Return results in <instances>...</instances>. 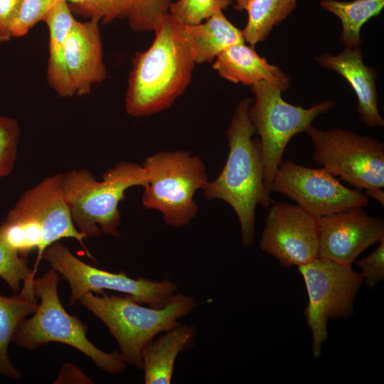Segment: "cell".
<instances>
[{"instance_id": "cell-7", "label": "cell", "mask_w": 384, "mask_h": 384, "mask_svg": "<svg viewBox=\"0 0 384 384\" xmlns=\"http://www.w3.org/2000/svg\"><path fill=\"white\" fill-rule=\"evenodd\" d=\"M142 166L149 174L142 205L159 211L169 226L188 225L198 211L195 193L208 181L203 160L188 151H159Z\"/></svg>"}, {"instance_id": "cell-24", "label": "cell", "mask_w": 384, "mask_h": 384, "mask_svg": "<svg viewBox=\"0 0 384 384\" xmlns=\"http://www.w3.org/2000/svg\"><path fill=\"white\" fill-rule=\"evenodd\" d=\"M320 5L340 18L342 23L341 41L346 47L358 48L362 43L361 27L380 14L384 0H321Z\"/></svg>"}, {"instance_id": "cell-30", "label": "cell", "mask_w": 384, "mask_h": 384, "mask_svg": "<svg viewBox=\"0 0 384 384\" xmlns=\"http://www.w3.org/2000/svg\"><path fill=\"white\" fill-rule=\"evenodd\" d=\"M23 0H0V43L11 40L12 26L18 14Z\"/></svg>"}, {"instance_id": "cell-14", "label": "cell", "mask_w": 384, "mask_h": 384, "mask_svg": "<svg viewBox=\"0 0 384 384\" xmlns=\"http://www.w3.org/2000/svg\"><path fill=\"white\" fill-rule=\"evenodd\" d=\"M319 256L351 265L373 244L384 238V220L353 207L319 218Z\"/></svg>"}, {"instance_id": "cell-25", "label": "cell", "mask_w": 384, "mask_h": 384, "mask_svg": "<svg viewBox=\"0 0 384 384\" xmlns=\"http://www.w3.org/2000/svg\"><path fill=\"white\" fill-rule=\"evenodd\" d=\"M0 277L9 284L12 291L16 293L23 282L21 293L37 299L33 292L35 276L33 270L27 264L26 258L7 246L0 240Z\"/></svg>"}, {"instance_id": "cell-5", "label": "cell", "mask_w": 384, "mask_h": 384, "mask_svg": "<svg viewBox=\"0 0 384 384\" xmlns=\"http://www.w3.org/2000/svg\"><path fill=\"white\" fill-rule=\"evenodd\" d=\"M82 305L100 319L117 342L124 361L142 370L144 346L161 333L178 324L197 306L194 297L175 294L164 307L145 306L129 295L82 294Z\"/></svg>"}, {"instance_id": "cell-28", "label": "cell", "mask_w": 384, "mask_h": 384, "mask_svg": "<svg viewBox=\"0 0 384 384\" xmlns=\"http://www.w3.org/2000/svg\"><path fill=\"white\" fill-rule=\"evenodd\" d=\"M58 0H23L12 26L13 37H22L39 21Z\"/></svg>"}, {"instance_id": "cell-22", "label": "cell", "mask_w": 384, "mask_h": 384, "mask_svg": "<svg viewBox=\"0 0 384 384\" xmlns=\"http://www.w3.org/2000/svg\"><path fill=\"white\" fill-rule=\"evenodd\" d=\"M234 9L245 11L247 21L242 31L245 41L255 46L295 9L298 0H234Z\"/></svg>"}, {"instance_id": "cell-29", "label": "cell", "mask_w": 384, "mask_h": 384, "mask_svg": "<svg viewBox=\"0 0 384 384\" xmlns=\"http://www.w3.org/2000/svg\"><path fill=\"white\" fill-rule=\"evenodd\" d=\"M377 249L370 255L357 260L361 275L367 286L372 288L384 279V238L379 241Z\"/></svg>"}, {"instance_id": "cell-13", "label": "cell", "mask_w": 384, "mask_h": 384, "mask_svg": "<svg viewBox=\"0 0 384 384\" xmlns=\"http://www.w3.org/2000/svg\"><path fill=\"white\" fill-rule=\"evenodd\" d=\"M260 249L284 267L305 265L319 257V218L298 205L277 203L270 208Z\"/></svg>"}, {"instance_id": "cell-10", "label": "cell", "mask_w": 384, "mask_h": 384, "mask_svg": "<svg viewBox=\"0 0 384 384\" xmlns=\"http://www.w3.org/2000/svg\"><path fill=\"white\" fill-rule=\"evenodd\" d=\"M299 272L309 297L305 316L312 333V353L318 358L327 338L329 319L345 318L353 313L354 300L363 278L351 265L319 256L299 266Z\"/></svg>"}, {"instance_id": "cell-1", "label": "cell", "mask_w": 384, "mask_h": 384, "mask_svg": "<svg viewBox=\"0 0 384 384\" xmlns=\"http://www.w3.org/2000/svg\"><path fill=\"white\" fill-rule=\"evenodd\" d=\"M154 31L150 47L136 53L132 60L125 109L133 117L169 108L190 84L196 64L185 24L169 13Z\"/></svg>"}, {"instance_id": "cell-3", "label": "cell", "mask_w": 384, "mask_h": 384, "mask_svg": "<svg viewBox=\"0 0 384 384\" xmlns=\"http://www.w3.org/2000/svg\"><path fill=\"white\" fill-rule=\"evenodd\" d=\"M64 238L77 240L93 259L63 198L61 174L47 177L26 191L0 225V239L12 250L24 257L38 250L34 276L44 250Z\"/></svg>"}, {"instance_id": "cell-6", "label": "cell", "mask_w": 384, "mask_h": 384, "mask_svg": "<svg viewBox=\"0 0 384 384\" xmlns=\"http://www.w3.org/2000/svg\"><path fill=\"white\" fill-rule=\"evenodd\" d=\"M59 280L52 268L34 279L33 292L40 303L33 316L19 324L14 341L30 350L50 342L65 343L89 357L103 371L115 375L124 370L127 363L120 352L99 349L87 338V326L64 309L58 294Z\"/></svg>"}, {"instance_id": "cell-17", "label": "cell", "mask_w": 384, "mask_h": 384, "mask_svg": "<svg viewBox=\"0 0 384 384\" xmlns=\"http://www.w3.org/2000/svg\"><path fill=\"white\" fill-rule=\"evenodd\" d=\"M316 60L321 66L337 72L349 82L357 97L356 110L368 127L384 126L378 109L376 71L364 64L360 48L346 47L336 55L323 54Z\"/></svg>"}, {"instance_id": "cell-4", "label": "cell", "mask_w": 384, "mask_h": 384, "mask_svg": "<svg viewBox=\"0 0 384 384\" xmlns=\"http://www.w3.org/2000/svg\"><path fill=\"white\" fill-rule=\"evenodd\" d=\"M148 181V172L142 165L126 161L107 170L102 181L87 169L61 174L63 198L76 228L86 239L100 236L102 232L119 237V202L129 188L145 187Z\"/></svg>"}, {"instance_id": "cell-15", "label": "cell", "mask_w": 384, "mask_h": 384, "mask_svg": "<svg viewBox=\"0 0 384 384\" xmlns=\"http://www.w3.org/2000/svg\"><path fill=\"white\" fill-rule=\"evenodd\" d=\"M99 21H75L65 41V63L77 95L90 92L92 86L107 77L102 58V45Z\"/></svg>"}, {"instance_id": "cell-11", "label": "cell", "mask_w": 384, "mask_h": 384, "mask_svg": "<svg viewBox=\"0 0 384 384\" xmlns=\"http://www.w3.org/2000/svg\"><path fill=\"white\" fill-rule=\"evenodd\" d=\"M41 259L68 282L71 292L69 305L74 304L85 293L102 294L103 290H112L129 295L142 304L161 308L171 301L178 288L168 279H134L123 272L115 273L97 269L79 260L58 242L48 246Z\"/></svg>"}, {"instance_id": "cell-16", "label": "cell", "mask_w": 384, "mask_h": 384, "mask_svg": "<svg viewBox=\"0 0 384 384\" xmlns=\"http://www.w3.org/2000/svg\"><path fill=\"white\" fill-rule=\"evenodd\" d=\"M74 14L103 24L127 20L134 31H154L169 13L172 0H66Z\"/></svg>"}, {"instance_id": "cell-21", "label": "cell", "mask_w": 384, "mask_h": 384, "mask_svg": "<svg viewBox=\"0 0 384 384\" xmlns=\"http://www.w3.org/2000/svg\"><path fill=\"white\" fill-rule=\"evenodd\" d=\"M186 26L196 64L211 63L228 47L245 42L242 31L230 23L222 11L215 13L204 22Z\"/></svg>"}, {"instance_id": "cell-9", "label": "cell", "mask_w": 384, "mask_h": 384, "mask_svg": "<svg viewBox=\"0 0 384 384\" xmlns=\"http://www.w3.org/2000/svg\"><path fill=\"white\" fill-rule=\"evenodd\" d=\"M313 160L358 190L383 188L384 144L340 128L320 130L310 125Z\"/></svg>"}, {"instance_id": "cell-20", "label": "cell", "mask_w": 384, "mask_h": 384, "mask_svg": "<svg viewBox=\"0 0 384 384\" xmlns=\"http://www.w3.org/2000/svg\"><path fill=\"white\" fill-rule=\"evenodd\" d=\"M43 21L49 31L48 82L60 97H72L75 92L65 66V45L76 19L68 1L58 0L48 10Z\"/></svg>"}, {"instance_id": "cell-12", "label": "cell", "mask_w": 384, "mask_h": 384, "mask_svg": "<svg viewBox=\"0 0 384 384\" xmlns=\"http://www.w3.org/2000/svg\"><path fill=\"white\" fill-rule=\"evenodd\" d=\"M270 191L287 196L318 218L368 205L366 193L344 186L325 168L311 169L291 161L279 165Z\"/></svg>"}, {"instance_id": "cell-27", "label": "cell", "mask_w": 384, "mask_h": 384, "mask_svg": "<svg viewBox=\"0 0 384 384\" xmlns=\"http://www.w3.org/2000/svg\"><path fill=\"white\" fill-rule=\"evenodd\" d=\"M19 136L18 122L11 117H0V178L9 175L14 169Z\"/></svg>"}, {"instance_id": "cell-8", "label": "cell", "mask_w": 384, "mask_h": 384, "mask_svg": "<svg viewBox=\"0 0 384 384\" xmlns=\"http://www.w3.org/2000/svg\"><path fill=\"white\" fill-rule=\"evenodd\" d=\"M251 87L255 102L249 106L247 114L260 136L265 166V185L271 193V184L289 142L305 132L319 115L332 109L335 104L323 100L305 109L284 101L282 90L265 80Z\"/></svg>"}, {"instance_id": "cell-31", "label": "cell", "mask_w": 384, "mask_h": 384, "mask_svg": "<svg viewBox=\"0 0 384 384\" xmlns=\"http://www.w3.org/2000/svg\"><path fill=\"white\" fill-rule=\"evenodd\" d=\"M366 195L378 201L382 206L384 205V191L382 188L365 190Z\"/></svg>"}, {"instance_id": "cell-2", "label": "cell", "mask_w": 384, "mask_h": 384, "mask_svg": "<svg viewBox=\"0 0 384 384\" xmlns=\"http://www.w3.org/2000/svg\"><path fill=\"white\" fill-rule=\"evenodd\" d=\"M251 102V99L244 98L237 105L227 129L229 152L225 164L218 177L202 189L207 199H220L233 208L245 247L254 241L256 207H267L271 201L265 185L262 144L260 139L252 138L256 132L247 114Z\"/></svg>"}, {"instance_id": "cell-23", "label": "cell", "mask_w": 384, "mask_h": 384, "mask_svg": "<svg viewBox=\"0 0 384 384\" xmlns=\"http://www.w3.org/2000/svg\"><path fill=\"white\" fill-rule=\"evenodd\" d=\"M38 299L20 292L18 295H0V373L15 379L21 377V372L10 361L8 348L19 324L37 309Z\"/></svg>"}, {"instance_id": "cell-26", "label": "cell", "mask_w": 384, "mask_h": 384, "mask_svg": "<svg viewBox=\"0 0 384 384\" xmlns=\"http://www.w3.org/2000/svg\"><path fill=\"white\" fill-rule=\"evenodd\" d=\"M233 2V0H178L171 4L169 14L183 24L193 25L218 11H223Z\"/></svg>"}, {"instance_id": "cell-19", "label": "cell", "mask_w": 384, "mask_h": 384, "mask_svg": "<svg viewBox=\"0 0 384 384\" xmlns=\"http://www.w3.org/2000/svg\"><path fill=\"white\" fill-rule=\"evenodd\" d=\"M196 335L195 326L179 323L147 343L142 351L144 383H171L178 354L194 346Z\"/></svg>"}, {"instance_id": "cell-18", "label": "cell", "mask_w": 384, "mask_h": 384, "mask_svg": "<svg viewBox=\"0 0 384 384\" xmlns=\"http://www.w3.org/2000/svg\"><path fill=\"white\" fill-rule=\"evenodd\" d=\"M213 68L219 76L233 83L245 85L265 80L282 92L289 88L290 78L277 66L260 57L254 46L241 43L231 46L214 60Z\"/></svg>"}]
</instances>
